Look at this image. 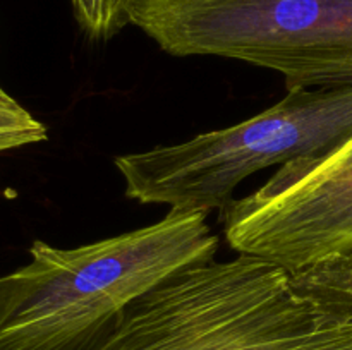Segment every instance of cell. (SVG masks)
I'll use <instances>...</instances> for the list:
<instances>
[{
  "label": "cell",
  "instance_id": "obj_2",
  "mask_svg": "<svg viewBox=\"0 0 352 350\" xmlns=\"http://www.w3.org/2000/svg\"><path fill=\"white\" fill-rule=\"evenodd\" d=\"M352 139V84L294 89L251 119L188 141L113 158L141 205L222 211L237 185L274 165L320 156Z\"/></svg>",
  "mask_w": 352,
  "mask_h": 350
},
{
  "label": "cell",
  "instance_id": "obj_3",
  "mask_svg": "<svg viewBox=\"0 0 352 350\" xmlns=\"http://www.w3.org/2000/svg\"><path fill=\"white\" fill-rule=\"evenodd\" d=\"M131 24L172 57L278 72L287 91L352 84V0H136Z\"/></svg>",
  "mask_w": 352,
  "mask_h": 350
},
{
  "label": "cell",
  "instance_id": "obj_1",
  "mask_svg": "<svg viewBox=\"0 0 352 350\" xmlns=\"http://www.w3.org/2000/svg\"><path fill=\"white\" fill-rule=\"evenodd\" d=\"M208 213L168 209L151 225L72 249L34 240L0 277V350H96L138 299L215 259Z\"/></svg>",
  "mask_w": 352,
  "mask_h": 350
},
{
  "label": "cell",
  "instance_id": "obj_6",
  "mask_svg": "<svg viewBox=\"0 0 352 350\" xmlns=\"http://www.w3.org/2000/svg\"><path fill=\"white\" fill-rule=\"evenodd\" d=\"M74 17L88 38L107 41L131 24L136 0H71Z\"/></svg>",
  "mask_w": 352,
  "mask_h": 350
},
{
  "label": "cell",
  "instance_id": "obj_7",
  "mask_svg": "<svg viewBox=\"0 0 352 350\" xmlns=\"http://www.w3.org/2000/svg\"><path fill=\"white\" fill-rule=\"evenodd\" d=\"M47 127L0 86V153L47 139Z\"/></svg>",
  "mask_w": 352,
  "mask_h": 350
},
{
  "label": "cell",
  "instance_id": "obj_5",
  "mask_svg": "<svg viewBox=\"0 0 352 350\" xmlns=\"http://www.w3.org/2000/svg\"><path fill=\"white\" fill-rule=\"evenodd\" d=\"M299 294L337 314L352 316V253L339 254L292 273Z\"/></svg>",
  "mask_w": 352,
  "mask_h": 350
},
{
  "label": "cell",
  "instance_id": "obj_4",
  "mask_svg": "<svg viewBox=\"0 0 352 350\" xmlns=\"http://www.w3.org/2000/svg\"><path fill=\"white\" fill-rule=\"evenodd\" d=\"M222 225L230 249L291 273L352 253V139L282 165L222 209Z\"/></svg>",
  "mask_w": 352,
  "mask_h": 350
}]
</instances>
